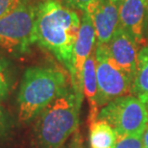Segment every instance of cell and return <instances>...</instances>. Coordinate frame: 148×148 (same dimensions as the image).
Segmentation results:
<instances>
[{"instance_id":"cell-20","label":"cell","mask_w":148,"mask_h":148,"mask_svg":"<svg viewBox=\"0 0 148 148\" xmlns=\"http://www.w3.org/2000/svg\"><path fill=\"white\" fill-rule=\"evenodd\" d=\"M146 38H148V0H146L145 18H144V38H145V40H146Z\"/></svg>"},{"instance_id":"cell-3","label":"cell","mask_w":148,"mask_h":148,"mask_svg":"<svg viewBox=\"0 0 148 148\" xmlns=\"http://www.w3.org/2000/svg\"><path fill=\"white\" fill-rule=\"evenodd\" d=\"M69 87L64 71L51 66L25 70L17 96V117L21 124L34 121L38 114Z\"/></svg>"},{"instance_id":"cell-8","label":"cell","mask_w":148,"mask_h":148,"mask_svg":"<svg viewBox=\"0 0 148 148\" xmlns=\"http://www.w3.org/2000/svg\"><path fill=\"white\" fill-rule=\"evenodd\" d=\"M105 45L112 60L134 82L140 53L137 41L118 26L111 40Z\"/></svg>"},{"instance_id":"cell-21","label":"cell","mask_w":148,"mask_h":148,"mask_svg":"<svg viewBox=\"0 0 148 148\" xmlns=\"http://www.w3.org/2000/svg\"><path fill=\"white\" fill-rule=\"evenodd\" d=\"M143 148H148V126L143 134Z\"/></svg>"},{"instance_id":"cell-19","label":"cell","mask_w":148,"mask_h":148,"mask_svg":"<svg viewBox=\"0 0 148 148\" xmlns=\"http://www.w3.org/2000/svg\"><path fill=\"white\" fill-rule=\"evenodd\" d=\"M77 132L74 134L73 138H72V140L70 141V143L67 145L66 148H86L84 143H83L81 136H80L79 133H77Z\"/></svg>"},{"instance_id":"cell-5","label":"cell","mask_w":148,"mask_h":148,"mask_svg":"<svg viewBox=\"0 0 148 148\" xmlns=\"http://www.w3.org/2000/svg\"><path fill=\"white\" fill-rule=\"evenodd\" d=\"M97 119L108 122L116 136L143 135L148 126V109L135 95L122 96L102 107Z\"/></svg>"},{"instance_id":"cell-18","label":"cell","mask_w":148,"mask_h":148,"mask_svg":"<svg viewBox=\"0 0 148 148\" xmlns=\"http://www.w3.org/2000/svg\"><path fill=\"white\" fill-rule=\"evenodd\" d=\"M21 0H0V17L14 10Z\"/></svg>"},{"instance_id":"cell-2","label":"cell","mask_w":148,"mask_h":148,"mask_svg":"<svg viewBox=\"0 0 148 148\" xmlns=\"http://www.w3.org/2000/svg\"><path fill=\"white\" fill-rule=\"evenodd\" d=\"M79 102L72 87L64 90L54 101L43 109L34 121L36 148H62L78 131Z\"/></svg>"},{"instance_id":"cell-17","label":"cell","mask_w":148,"mask_h":148,"mask_svg":"<svg viewBox=\"0 0 148 148\" xmlns=\"http://www.w3.org/2000/svg\"><path fill=\"white\" fill-rule=\"evenodd\" d=\"M97 0H62L61 2L72 10H80L84 13Z\"/></svg>"},{"instance_id":"cell-9","label":"cell","mask_w":148,"mask_h":148,"mask_svg":"<svg viewBox=\"0 0 148 148\" xmlns=\"http://www.w3.org/2000/svg\"><path fill=\"white\" fill-rule=\"evenodd\" d=\"M121 1L122 0H97L86 11L92 19L97 45L107 44L118 28Z\"/></svg>"},{"instance_id":"cell-10","label":"cell","mask_w":148,"mask_h":148,"mask_svg":"<svg viewBox=\"0 0 148 148\" xmlns=\"http://www.w3.org/2000/svg\"><path fill=\"white\" fill-rule=\"evenodd\" d=\"M146 0H122L119 6V27L126 31L140 46L147 45L144 38Z\"/></svg>"},{"instance_id":"cell-1","label":"cell","mask_w":148,"mask_h":148,"mask_svg":"<svg viewBox=\"0 0 148 148\" xmlns=\"http://www.w3.org/2000/svg\"><path fill=\"white\" fill-rule=\"evenodd\" d=\"M80 26L78 14L58 0H46L38 5L37 42L51 52L69 73L73 66L74 46Z\"/></svg>"},{"instance_id":"cell-16","label":"cell","mask_w":148,"mask_h":148,"mask_svg":"<svg viewBox=\"0 0 148 148\" xmlns=\"http://www.w3.org/2000/svg\"><path fill=\"white\" fill-rule=\"evenodd\" d=\"M13 120L10 114L3 106L0 105V138H4L11 130Z\"/></svg>"},{"instance_id":"cell-15","label":"cell","mask_w":148,"mask_h":148,"mask_svg":"<svg viewBox=\"0 0 148 148\" xmlns=\"http://www.w3.org/2000/svg\"><path fill=\"white\" fill-rule=\"evenodd\" d=\"M114 148H143V135L116 136Z\"/></svg>"},{"instance_id":"cell-4","label":"cell","mask_w":148,"mask_h":148,"mask_svg":"<svg viewBox=\"0 0 148 148\" xmlns=\"http://www.w3.org/2000/svg\"><path fill=\"white\" fill-rule=\"evenodd\" d=\"M38 6L21 0L10 13L0 17V49L14 56L30 51L36 40Z\"/></svg>"},{"instance_id":"cell-6","label":"cell","mask_w":148,"mask_h":148,"mask_svg":"<svg viewBox=\"0 0 148 148\" xmlns=\"http://www.w3.org/2000/svg\"><path fill=\"white\" fill-rule=\"evenodd\" d=\"M95 58L100 108L118 97L130 95L133 81L112 60L105 44H96Z\"/></svg>"},{"instance_id":"cell-14","label":"cell","mask_w":148,"mask_h":148,"mask_svg":"<svg viewBox=\"0 0 148 148\" xmlns=\"http://www.w3.org/2000/svg\"><path fill=\"white\" fill-rule=\"evenodd\" d=\"M13 87V71L10 63L0 56V102L6 99Z\"/></svg>"},{"instance_id":"cell-13","label":"cell","mask_w":148,"mask_h":148,"mask_svg":"<svg viewBox=\"0 0 148 148\" xmlns=\"http://www.w3.org/2000/svg\"><path fill=\"white\" fill-rule=\"evenodd\" d=\"M90 148H114L116 133L104 120L96 119L90 125Z\"/></svg>"},{"instance_id":"cell-11","label":"cell","mask_w":148,"mask_h":148,"mask_svg":"<svg viewBox=\"0 0 148 148\" xmlns=\"http://www.w3.org/2000/svg\"><path fill=\"white\" fill-rule=\"evenodd\" d=\"M83 92L88 104V123L90 125L98 117L100 106L98 101V84L96 76L95 49L86 61L83 71Z\"/></svg>"},{"instance_id":"cell-7","label":"cell","mask_w":148,"mask_h":148,"mask_svg":"<svg viewBox=\"0 0 148 148\" xmlns=\"http://www.w3.org/2000/svg\"><path fill=\"white\" fill-rule=\"evenodd\" d=\"M96 33L92 19L88 12L83 13L81 26L77 37L73 54V66L70 72L71 87L75 92L79 102L83 101V71L86 61L91 52L96 48Z\"/></svg>"},{"instance_id":"cell-22","label":"cell","mask_w":148,"mask_h":148,"mask_svg":"<svg viewBox=\"0 0 148 148\" xmlns=\"http://www.w3.org/2000/svg\"><path fill=\"white\" fill-rule=\"evenodd\" d=\"M58 1H60V2H61V1H62V0H58Z\"/></svg>"},{"instance_id":"cell-12","label":"cell","mask_w":148,"mask_h":148,"mask_svg":"<svg viewBox=\"0 0 148 148\" xmlns=\"http://www.w3.org/2000/svg\"><path fill=\"white\" fill-rule=\"evenodd\" d=\"M132 93L148 109V44L140 50Z\"/></svg>"}]
</instances>
